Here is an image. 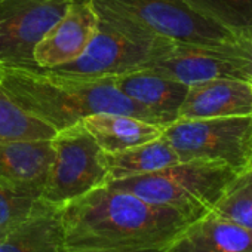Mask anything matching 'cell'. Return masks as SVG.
I'll list each match as a JSON object with an SVG mask.
<instances>
[{"instance_id":"obj_1","label":"cell","mask_w":252,"mask_h":252,"mask_svg":"<svg viewBox=\"0 0 252 252\" xmlns=\"http://www.w3.org/2000/svg\"><path fill=\"white\" fill-rule=\"evenodd\" d=\"M193 218L150 203L131 191L98 187L63 206V249L79 252H135L162 249Z\"/></svg>"},{"instance_id":"obj_2","label":"cell","mask_w":252,"mask_h":252,"mask_svg":"<svg viewBox=\"0 0 252 252\" xmlns=\"http://www.w3.org/2000/svg\"><path fill=\"white\" fill-rule=\"evenodd\" d=\"M0 85L23 110L57 132L96 113L129 114L155 123L144 108L119 91L114 77H82L40 67L0 65Z\"/></svg>"},{"instance_id":"obj_3","label":"cell","mask_w":252,"mask_h":252,"mask_svg":"<svg viewBox=\"0 0 252 252\" xmlns=\"http://www.w3.org/2000/svg\"><path fill=\"white\" fill-rule=\"evenodd\" d=\"M92 3L99 17L129 37L150 45L163 37L194 45L245 40L200 17L184 0H92Z\"/></svg>"},{"instance_id":"obj_4","label":"cell","mask_w":252,"mask_h":252,"mask_svg":"<svg viewBox=\"0 0 252 252\" xmlns=\"http://www.w3.org/2000/svg\"><path fill=\"white\" fill-rule=\"evenodd\" d=\"M239 171L217 162H180L158 172L113 180L108 186L196 220L209 212Z\"/></svg>"},{"instance_id":"obj_5","label":"cell","mask_w":252,"mask_h":252,"mask_svg":"<svg viewBox=\"0 0 252 252\" xmlns=\"http://www.w3.org/2000/svg\"><path fill=\"white\" fill-rule=\"evenodd\" d=\"M51 143L54 158L42 191L43 200L64 206L110 183L105 152L82 120L58 131Z\"/></svg>"},{"instance_id":"obj_6","label":"cell","mask_w":252,"mask_h":252,"mask_svg":"<svg viewBox=\"0 0 252 252\" xmlns=\"http://www.w3.org/2000/svg\"><path fill=\"white\" fill-rule=\"evenodd\" d=\"M143 68L187 86L214 79L252 82V40L194 45L163 39Z\"/></svg>"},{"instance_id":"obj_7","label":"cell","mask_w":252,"mask_h":252,"mask_svg":"<svg viewBox=\"0 0 252 252\" xmlns=\"http://www.w3.org/2000/svg\"><path fill=\"white\" fill-rule=\"evenodd\" d=\"M162 137L181 162H217L240 171L252 155V116L177 119Z\"/></svg>"},{"instance_id":"obj_8","label":"cell","mask_w":252,"mask_h":252,"mask_svg":"<svg viewBox=\"0 0 252 252\" xmlns=\"http://www.w3.org/2000/svg\"><path fill=\"white\" fill-rule=\"evenodd\" d=\"M76 0H0V65L37 67L36 45Z\"/></svg>"},{"instance_id":"obj_9","label":"cell","mask_w":252,"mask_h":252,"mask_svg":"<svg viewBox=\"0 0 252 252\" xmlns=\"http://www.w3.org/2000/svg\"><path fill=\"white\" fill-rule=\"evenodd\" d=\"M162 40L156 45L135 40L99 17L98 32L85 52L77 60L52 70L82 77H114L143 68Z\"/></svg>"},{"instance_id":"obj_10","label":"cell","mask_w":252,"mask_h":252,"mask_svg":"<svg viewBox=\"0 0 252 252\" xmlns=\"http://www.w3.org/2000/svg\"><path fill=\"white\" fill-rule=\"evenodd\" d=\"M98 27L99 14L92 0H76L36 45L34 64L52 70L77 60L95 37Z\"/></svg>"},{"instance_id":"obj_11","label":"cell","mask_w":252,"mask_h":252,"mask_svg":"<svg viewBox=\"0 0 252 252\" xmlns=\"http://www.w3.org/2000/svg\"><path fill=\"white\" fill-rule=\"evenodd\" d=\"M119 91L144 108L152 120L163 128L178 119L189 86L153 70L140 68L114 76Z\"/></svg>"},{"instance_id":"obj_12","label":"cell","mask_w":252,"mask_h":252,"mask_svg":"<svg viewBox=\"0 0 252 252\" xmlns=\"http://www.w3.org/2000/svg\"><path fill=\"white\" fill-rule=\"evenodd\" d=\"M252 116V82L214 79L189 86L178 119Z\"/></svg>"},{"instance_id":"obj_13","label":"cell","mask_w":252,"mask_h":252,"mask_svg":"<svg viewBox=\"0 0 252 252\" xmlns=\"http://www.w3.org/2000/svg\"><path fill=\"white\" fill-rule=\"evenodd\" d=\"M160 252H252V231L206 212Z\"/></svg>"},{"instance_id":"obj_14","label":"cell","mask_w":252,"mask_h":252,"mask_svg":"<svg viewBox=\"0 0 252 252\" xmlns=\"http://www.w3.org/2000/svg\"><path fill=\"white\" fill-rule=\"evenodd\" d=\"M63 245V206L42 197L24 221L0 237V252H60Z\"/></svg>"},{"instance_id":"obj_15","label":"cell","mask_w":252,"mask_h":252,"mask_svg":"<svg viewBox=\"0 0 252 252\" xmlns=\"http://www.w3.org/2000/svg\"><path fill=\"white\" fill-rule=\"evenodd\" d=\"M52 158L51 141L0 143V183L43 191Z\"/></svg>"},{"instance_id":"obj_16","label":"cell","mask_w":252,"mask_h":252,"mask_svg":"<svg viewBox=\"0 0 252 252\" xmlns=\"http://www.w3.org/2000/svg\"><path fill=\"white\" fill-rule=\"evenodd\" d=\"M88 132L105 153L131 149L162 137L163 126L137 116L119 113H96L82 120Z\"/></svg>"},{"instance_id":"obj_17","label":"cell","mask_w":252,"mask_h":252,"mask_svg":"<svg viewBox=\"0 0 252 252\" xmlns=\"http://www.w3.org/2000/svg\"><path fill=\"white\" fill-rule=\"evenodd\" d=\"M105 162L110 172V181H113L158 172L177 165L181 160L171 144L163 137H159L131 149L105 153Z\"/></svg>"},{"instance_id":"obj_18","label":"cell","mask_w":252,"mask_h":252,"mask_svg":"<svg viewBox=\"0 0 252 252\" xmlns=\"http://www.w3.org/2000/svg\"><path fill=\"white\" fill-rule=\"evenodd\" d=\"M57 131L23 110L0 85V143L51 141Z\"/></svg>"},{"instance_id":"obj_19","label":"cell","mask_w":252,"mask_h":252,"mask_svg":"<svg viewBox=\"0 0 252 252\" xmlns=\"http://www.w3.org/2000/svg\"><path fill=\"white\" fill-rule=\"evenodd\" d=\"M205 20L237 39L252 40V0H184Z\"/></svg>"},{"instance_id":"obj_20","label":"cell","mask_w":252,"mask_h":252,"mask_svg":"<svg viewBox=\"0 0 252 252\" xmlns=\"http://www.w3.org/2000/svg\"><path fill=\"white\" fill-rule=\"evenodd\" d=\"M239 227L252 231V168L240 169L228 183L222 196L209 211Z\"/></svg>"},{"instance_id":"obj_21","label":"cell","mask_w":252,"mask_h":252,"mask_svg":"<svg viewBox=\"0 0 252 252\" xmlns=\"http://www.w3.org/2000/svg\"><path fill=\"white\" fill-rule=\"evenodd\" d=\"M40 197L37 189L0 183V237L24 221Z\"/></svg>"},{"instance_id":"obj_22","label":"cell","mask_w":252,"mask_h":252,"mask_svg":"<svg viewBox=\"0 0 252 252\" xmlns=\"http://www.w3.org/2000/svg\"><path fill=\"white\" fill-rule=\"evenodd\" d=\"M60 252H79V251H68V249H61ZM135 252H160V249H149V251H135Z\"/></svg>"},{"instance_id":"obj_23","label":"cell","mask_w":252,"mask_h":252,"mask_svg":"<svg viewBox=\"0 0 252 252\" xmlns=\"http://www.w3.org/2000/svg\"><path fill=\"white\" fill-rule=\"evenodd\" d=\"M248 166H251L252 168V155H251V160H249V165Z\"/></svg>"}]
</instances>
